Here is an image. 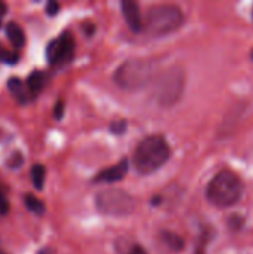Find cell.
<instances>
[{
    "label": "cell",
    "mask_w": 253,
    "mask_h": 254,
    "mask_svg": "<svg viewBox=\"0 0 253 254\" xmlns=\"http://www.w3.org/2000/svg\"><path fill=\"white\" fill-rule=\"evenodd\" d=\"M45 82H46V74L42 70H33L28 74L25 83H27V88H28V91H30V94H31L33 98L43 89Z\"/></svg>",
    "instance_id": "7c38bea8"
},
{
    "label": "cell",
    "mask_w": 253,
    "mask_h": 254,
    "mask_svg": "<svg viewBox=\"0 0 253 254\" xmlns=\"http://www.w3.org/2000/svg\"><path fill=\"white\" fill-rule=\"evenodd\" d=\"M7 88H9V91L12 92V95L21 103V104H25V103H28L33 97H31V94H30V91H28V88H27V83L25 82H22L19 77H15V76H12L10 79H7Z\"/></svg>",
    "instance_id": "30bf717a"
},
{
    "label": "cell",
    "mask_w": 253,
    "mask_h": 254,
    "mask_svg": "<svg viewBox=\"0 0 253 254\" xmlns=\"http://www.w3.org/2000/svg\"><path fill=\"white\" fill-rule=\"evenodd\" d=\"M0 25H1V21H0Z\"/></svg>",
    "instance_id": "4dcf8cb0"
},
{
    "label": "cell",
    "mask_w": 253,
    "mask_h": 254,
    "mask_svg": "<svg viewBox=\"0 0 253 254\" xmlns=\"http://www.w3.org/2000/svg\"><path fill=\"white\" fill-rule=\"evenodd\" d=\"M22 162H24V156H22V153L18 152V150H15V152L9 156V159L6 161V164L9 165V168H18V167L22 165Z\"/></svg>",
    "instance_id": "ac0fdd59"
},
{
    "label": "cell",
    "mask_w": 253,
    "mask_h": 254,
    "mask_svg": "<svg viewBox=\"0 0 253 254\" xmlns=\"http://www.w3.org/2000/svg\"><path fill=\"white\" fill-rule=\"evenodd\" d=\"M110 131L113 132V134H124L125 131H127V122L124 121V119H118V121H113L112 124H110Z\"/></svg>",
    "instance_id": "d6986e66"
},
{
    "label": "cell",
    "mask_w": 253,
    "mask_h": 254,
    "mask_svg": "<svg viewBox=\"0 0 253 254\" xmlns=\"http://www.w3.org/2000/svg\"><path fill=\"white\" fill-rule=\"evenodd\" d=\"M128 168H130L128 159H122L121 162L115 164L113 167H109V168L101 170L92 179V182L94 183H115V182H119V180H122L127 176Z\"/></svg>",
    "instance_id": "ba28073f"
},
{
    "label": "cell",
    "mask_w": 253,
    "mask_h": 254,
    "mask_svg": "<svg viewBox=\"0 0 253 254\" xmlns=\"http://www.w3.org/2000/svg\"><path fill=\"white\" fill-rule=\"evenodd\" d=\"M46 60L52 65H64L72 61L75 55V37L70 31H63L58 37L46 45Z\"/></svg>",
    "instance_id": "52a82bcc"
},
{
    "label": "cell",
    "mask_w": 253,
    "mask_h": 254,
    "mask_svg": "<svg viewBox=\"0 0 253 254\" xmlns=\"http://www.w3.org/2000/svg\"><path fill=\"white\" fill-rule=\"evenodd\" d=\"M171 158V149L163 135H149L143 138L134 153L133 167L139 174L148 176L160 170Z\"/></svg>",
    "instance_id": "6da1fadb"
},
{
    "label": "cell",
    "mask_w": 253,
    "mask_h": 254,
    "mask_svg": "<svg viewBox=\"0 0 253 254\" xmlns=\"http://www.w3.org/2000/svg\"><path fill=\"white\" fill-rule=\"evenodd\" d=\"M45 176H46V168L45 165L42 164H34L31 167V171H30V177H31V182L34 185V188L37 190H42L43 186H45Z\"/></svg>",
    "instance_id": "5bb4252c"
},
{
    "label": "cell",
    "mask_w": 253,
    "mask_h": 254,
    "mask_svg": "<svg viewBox=\"0 0 253 254\" xmlns=\"http://www.w3.org/2000/svg\"><path fill=\"white\" fill-rule=\"evenodd\" d=\"M121 9H122L124 18H125L128 27L136 33L142 31L143 30V18H142L139 4L133 0H124L121 3Z\"/></svg>",
    "instance_id": "9c48e42d"
},
{
    "label": "cell",
    "mask_w": 253,
    "mask_h": 254,
    "mask_svg": "<svg viewBox=\"0 0 253 254\" xmlns=\"http://www.w3.org/2000/svg\"><path fill=\"white\" fill-rule=\"evenodd\" d=\"M39 254H49V252H48V249H42V250L39 252Z\"/></svg>",
    "instance_id": "4316f807"
},
{
    "label": "cell",
    "mask_w": 253,
    "mask_h": 254,
    "mask_svg": "<svg viewBox=\"0 0 253 254\" xmlns=\"http://www.w3.org/2000/svg\"><path fill=\"white\" fill-rule=\"evenodd\" d=\"M155 63L149 60H127L115 71L113 80L124 91H140L157 77Z\"/></svg>",
    "instance_id": "277c9868"
},
{
    "label": "cell",
    "mask_w": 253,
    "mask_h": 254,
    "mask_svg": "<svg viewBox=\"0 0 253 254\" xmlns=\"http://www.w3.org/2000/svg\"><path fill=\"white\" fill-rule=\"evenodd\" d=\"M243 192V180L231 170H222L207 185L206 196L212 205L219 208H228L236 205L242 199Z\"/></svg>",
    "instance_id": "7a4b0ae2"
},
{
    "label": "cell",
    "mask_w": 253,
    "mask_h": 254,
    "mask_svg": "<svg viewBox=\"0 0 253 254\" xmlns=\"http://www.w3.org/2000/svg\"><path fill=\"white\" fill-rule=\"evenodd\" d=\"M45 10H46V13H48L49 16H54V15H57V13H58V10H60V3H57V1H54V0H51V1H48V3H46Z\"/></svg>",
    "instance_id": "ffe728a7"
},
{
    "label": "cell",
    "mask_w": 253,
    "mask_h": 254,
    "mask_svg": "<svg viewBox=\"0 0 253 254\" xmlns=\"http://www.w3.org/2000/svg\"><path fill=\"white\" fill-rule=\"evenodd\" d=\"M6 12H7V4H6L4 1L0 0V18H1Z\"/></svg>",
    "instance_id": "484cf974"
},
{
    "label": "cell",
    "mask_w": 253,
    "mask_h": 254,
    "mask_svg": "<svg viewBox=\"0 0 253 254\" xmlns=\"http://www.w3.org/2000/svg\"><path fill=\"white\" fill-rule=\"evenodd\" d=\"M161 241L169 247L171 249L173 252H182L183 247H185V241L180 235L174 234V232H170V231H163L161 232Z\"/></svg>",
    "instance_id": "4fadbf2b"
},
{
    "label": "cell",
    "mask_w": 253,
    "mask_h": 254,
    "mask_svg": "<svg viewBox=\"0 0 253 254\" xmlns=\"http://www.w3.org/2000/svg\"><path fill=\"white\" fill-rule=\"evenodd\" d=\"M136 198L122 189H106L95 195L97 210L110 217H127L136 210Z\"/></svg>",
    "instance_id": "8992f818"
},
{
    "label": "cell",
    "mask_w": 253,
    "mask_h": 254,
    "mask_svg": "<svg viewBox=\"0 0 253 254\" xmlns=\"http://www.w3.org/2000/svg\"><path fill=\"white\" fill-rule=\"evenodd\" d=\"M6 36L7 39L10 40V43L15 46V48H22L24 43H25V34H24V30L19 24H16L15 21H9L6 24Z\"/></svg>",
    "instance_id": "8fae6325"
},
{
    "label": "cell",
    "mask_w": 253,
    "mask_h": 254,
    "mask_svg": "<svg viewBox=\"0 0 253 254\" xmlns=\"http://www.w3.org/2000/svg\"><path fill=\"white\" fill-rule=\"evenodd\" d=\"M243 217H240V216H231L230 217V220H228V225L233 228V229H236V231H239V229H242L243 228Z\"/></svg>",
    "instance_id": "44dd1931"
},
{
    "label": "cell",
    "mask_w": 253,
    "mask_h": 254,
    "mask_svg": "<svg viewBox=\"0 0 253 254\" xmlns=\"http://www.w3.org/2000/svg\"><path fill=\"white\" fill-rule=\"evenodd\" d=\"M82 28H84V31H86L88 36H91V34L94 33V30H95V25H94L92 22H86V24L82 25Z\"/></svg>",
    "instance_id": "cb8c5ba5"
},
{
    "label": "cell",
    "mask_w": 253,
    "mask_h": 254,
    "mask_svg": "<svg viewBox=\"0 0 253 254\" xmlns=\"http://www.w3.org/2000/svg\"><path fill=\"white\" fill-rule=\"evenodd\" d=\"M128 254H148L145 252V249L143 247H140V246H134L133 249H131V252Z\"/></svg>",
    "instance_id": "d4e9b609"
},
{
    "label": "cell",
    "mask_w": 253,
    "mask_h": 254,
    "mask_svg": "<svg viewBox=\"0 0 253 254\" xmlns=\"http://www.w3.org/2000/svg\"><path fill=\"white\" fill-rule=\"evenodd\" d=\"M251 58H252V61H253V49H252V52H251Z\"/></svg>",
    "instance_id": "f1b7e54d"
},
{
    "label": "cell",
    "mask_w": 253,
    "mask_h": 254,
    "mask_svg": "<svg viewBox=\"0 0 253 254\" xmlns=\"http://www.w3.org/2000/svg\"><path fill=\"white\" fill-rule=\"evenodd\" d=\"M18 60H19L18 52L10 51V49L4 48L3 45H0V61H3L6 64H16Z\"/></svg>",
    "instance_id": "e0dca14e"
},
{
    "label": "cell",
    "mask_w": 253,
    "mask_h": 254,
    "mask_svg": "<svg viewBox=\"0 0 253 254\" xmlns=\"http://www.w3.org/2000/svg\"><path fill=\"white\" fill-rule=\"evenodd\" d=\"M0 254H7V253H6L4 250H1V249H0Z\"/></svg>",
    "instance_id": "83f0119b"
},
{
    "label": "cell",
    "mask_w": 253,
    "mask_h": 254,
    "mask_svg": "<svg viewBox=\"0 0 253 254\" xmlns=\"http://www.w3.org/2000/svg\"><path fill=\"white\" fill-rule=\"evenodd\" d=\"M252 18H253V9H252Z\"/></svg>",
    "instance_id": "f546056e"
},
{
    "label": "cell",
    "mask_w": 253,
    "mask_h": 254,
    "mask_svg": "<svg viewBox=\"0 0 253 254\" xmlns=\"http://www.w3.org/2000/svg\"><path fill=\"white\" fill-rule=\"evenodd\" d=\"M24 204H25V207L31 211V213H34V214H37V216H42L43 213H45V204L37 198V196H34L33 193H27L25 196H24Z\"/></svg>",
    "instance_id": "9a60e30c"
},
{
    "label": "cell",
    "mask_w": 253,
    "mask_h": 254,
    "mask_svg": "<svg viewBox=\"0 0 253 254\" xmlns=\"http://www.w3.org/2000/svg\"><path fill=\"white\" fill-rule=\"evenodd\" d=\"M7 211H9V202L6 199L3 190L0 189V214L4 216V214H7Z\"/></svg>",
    "instance_id": "603a6c76"
},
{
    "label": "cell",
    "mask_w": 253,
    "mask_h": 254,
    "mask_svg": "<svg viewBox=\"0 0 253 254\" xmlns=\"http://www.w3.org/2000/svg\"><path fill=\"white\" fill-rule=\"evenodd\" d=\"M63 115H64V101L58 100L54 106V118L60 121L63 118Z\"/></svg>",
    "instance_id": "7402d4cb"
},
{
    "label": "cell",
    "mask_w": 253,
    "mask_h": 254,
    "mask_svg": "<svg viewBox=\"0 0 253 254\" xmlns=\"http://www.w3.org/2000/svg\"><path fill=\"white\" fill-rule=\"evenodd\" d=\"M185 71L179 65H171L170 68L157 74L152 82V95L161 107H173L179 103L185 91Z\"/></svg>",
    "instance_id": "5b68a950"
},
{
    "label": "cell",
    "mask_w": 253,
    "mask_h": 254,
    "mask_svg": "<svg viewBox=\"0 0 253 254\" xmlns=\"http://www.w3.org/2000/svg\"><path fill=\"white\" fill-rule=\"evenodd\" d=\"M185 22L183 10L171 3H160L148 7L143 28L152 36H166L177 31Z\"/></svg>",
    "instance_id": "3957f363"
},
{
    "label": "cell",
    "mask_w": 253,
    "mask_h": 254,
    "mask_svg": "<svg viewBox=\"0 0 253 254\" xmlns=\"http://www.w3.org/2000/svg\"><path fill=\"white\" fill-rule=\"evenodd\" d=\"M212 237H213V232L210 229H204L201 237H200V240H198V244H197V249H195V253L194 254H206L207 244L212 240Z\"/></svg>",
    "instance_id": "2e32d148"
}]
</instances>
